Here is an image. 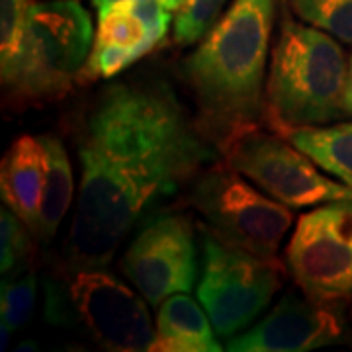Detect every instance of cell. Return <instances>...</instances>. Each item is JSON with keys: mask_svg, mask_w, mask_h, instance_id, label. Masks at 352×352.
<instances>
[{"mask_svg": "<svg viewBox=\"0 0 352 352\" xmlns=\"http://www.w3.org/2000/svg\"><path fill=\"white\" fill-rule=\"evenodd\" d=\"M45 184V149L41 138H16L0 166L2 201L38 235L39 208Z\"/></svg>", "mask_w": 352, "mask_h": 352, "instance_id": "obj_12", "label": "cell"}, {"mask_svg": "<svg viewBox=\"0 0 352 352\" xmlns=\"http://www.w3.org/2000/svg\"><path fill=\"white\" fill-rule=\"evenodd\" d=\"M292 14L352 45V0H286Z\"/></svg>", "mask_w": 352, "mask_h": 352, "instance_id": "obj_17", "label": "cell"}, {"mask_svg": "<svg viewBox=\"0 0 352 352\" xmlns=\"http://www.w3.org/2000/svg\"><path fill=\"white\" fill-rule=\"evenodd\" d=\"M286 268L309 298L344 305L352 296V200L321 204L298 219Z\"/></svg>", "mask_w": 352, "mask_h": 352, "instance_id": "obj_8", "label": "cell"}, {"mask_svg": "<svg viewBox=\"0 0 352 352\" xmlns=\"http://www.w3.org/2000/svg\"><path fill=\"white\" fill-rule=\"evenodd\" d=\"M41 143L45 149V184L39 208L38 237L50 241L57 235V229L71 208L75 184L73 166L63 141L53 135H41Z\"/></svg>", "mask_w": 352, "mask_h": 352, "instance_id": "obj_15", "label": "cell"}, {"mask_svg": "<svg viewBox=\"0 0 352 352\" xmlns=\"http://www.w3.org/2000/svg\"><path fill=\"white\" fill-rule=\"evenodd\" d=\"M346 80L349 59L337 38L286 10L266 76V113L278 133L346 116Z\"/></svg>", "mask_w": 352, "mask_h": 352, "instance_id": "obj_3", "label": "cell"}, {"mask_svg": "<svg viewBox=\"0 0 352 352\" xmlns=\"http://www.w3.org/2000/svg\"><path fill=\"white\" fill-rule=\"evenodd\" d=\"M278 0H233L184 59L204 127L223 147L266 113V65Z\"/></svg>", "mask_w": 352, "mask_h": 352, "instance_id": "obj_2", "label": "cell"}, {"mask_svg": "<svg viewBox=\"0 0 352 352\" xmlns=\"http://www.w3.org/2000/svg\"><path fill=\"white\" fill-rule=\"evenodd\" d=\"M122 272L143 300L159 307L180 292L194 288L196 235L184 215H161L141 229L122 256Z\"/></svg>", "mask_w": 352, "mask_h": 352, "instance_id": "obj_10", "label": "cell"}, {"mask_svg": "<svg viewBox=\"0 0 352 352\" xmlns=\"http://www.w3.org/2000/svg\"><path fill=\"white\" fill-rule=\"evenodd\" d=\"M139 59L135 51L122 50V47H106V45H92V53L88 59L87 73L88 76H100V78H112L120 75L129 65Z\"/></svg>", "mask_w": 352, "mask_h": 352, "instance_id": "obj_22", "label": "cell"}, {"mask_svg": "<svg viewBox=\"0 0 352 352\" xmlns=\"http://www.w3.org/2000/svg\"><path fill=\"white\" fill-rule=\"evenodd\" d=\"M282 135L302 149L321 170L352 188V122L286 129Z\"/></svg>", "mask_w": 352, "mask_h": 352, "instance_id": "obj_14", "label": "cell"}, {"mask_svg": "<svg viewBox=\"0 0 352 352\" xmlns=\"http://www.w3.org/2000/svg\"><path fill=\"white\" fill-rule=\"evenodd\" d=\"M129 10L145 25L147 36L155 45H159L166 38L170 24V10L164 6L163 0H131Z\"/></svg>", "mask_w": 352, "mask_h": 352, "instance_id": "obj_23", "label": "cell"}, {"mask_svg": "<svg viewBox=\"0 0 352 352\" xmlns=\"http://www.w3.org/2000/svg\"><path fill=\"white\" fill-rule=\"evenodd\" d=\"M92 20L78 0L32 2L20 73L10 88L22 100H55L87 73Z\"/></svg>", "mask_w": 352, "mask_h": 352, "instance_id": "obj_4", "label": "cell"}, {"mask_svg": "<svg viewBox=\"0 0 352 352\" xmlns=\"http://www.w3.org/2000/svg\"><path fill=\"white\" fill-rule=\"evenodd\" d=\"M69 296L90 337L104 351H153L155 329L143 296L104 268L71 272Z\"/></svg>", "mask_w": 352, "mask_h": 352, "instance_id": "obj_9", "label": "cell"}, {"mask_svg": "<svg viewBox=\"0 0 352 352\" xmlns=\"http://www.w3.org/2000/svg\"><path fill=\"white\" fill-rule=\"evenodd\" d=\"M80 184L65 241L71 268H104L145 210L210 159L168 85L124 80L102 88L78 133Z\"/></svg>", "mask_w": 352, "mask_h": 352, "instance_id": "obj_1", "label": "cell"}, {"mask_svg": "<svg viewBox=\"0 0 352 352\" xmlns=\"http://www.w3.org/2000/svg\"><path fill=\"white\" fill-rule=\"evenodd\" d=\"M342 333V305L314 300L298 288L288 292L254 327L227 340V351L305 352L337 342Z\"/></svg>", "mask_w": 352, "mask_h": 352, "instance_id": "obj_11", "label": "cell"}, {"mask_svg": "<svg viewBox=\"0 0 352 352\" xmlns=\"http://www.w3.org/2000/svg\"><path fill=\"white\" fill-rule=\"evenodd\" d=\"M226 4L227 0H186L175 18L173 34L176 45L188 47L198 43L221 18Z\"/></svg>", "mask_w": 352, "mask_h": 352, "instance_id": "obj_20", "label": "cell"}, {"mask_svg": "<svg viewBox=\"0 0 352 352\" xmlns=\"http://www.w3.org/2000/svg\"><path fill=\"white\" fill-rule=\"evenodd\" d=\"M278 258H264L229 245L201 227V274L196 296L217 337L247 329L282 288Z\"/></svg>", "mask_w": 352, "mask_h": 352, "instance_id": "obj_5", "label": "cell"}, {"mask_svg": "<svg viewBox=\"0 0 352 352\" xmlns=\"http://www.w3.org/2000/svg\"><path fill=\"white\" fill-rule=\"evenodd\" d=\"M344 110H346V116H352V55L349 57V80H346V92H344Z\"/></svg>", "mask_w": 352, "mask_h": 352, "instance_id": "obj_25", "label": "cell"}, {"mask_svg": "<svg viewBox=\"0 0 352 352\" xmlns=\"http://www.w3.org/2000/svg\"><path fill=\"white\" fill-rule=\"evenodd\" d=\"M190 201L215 237L264 258H276L294 223L288 206L254 188L227 164L198 176Z\"/></svg>", "mask_w": 352, "mask_h": 352, "instance_id": "obj_6", "label": "cell"}, {"mask_svg": "<svg viewBox=\"0 0 352 352\" xmlns=\"http://www.w3.org/2000/svg\"><path fill=\"white\" fill-rule=\"evenodd\" d=\"M226 164L289 210L352 200V188L321 175L302 149L282 133L251 127L223 143Z\"/></svg>", "mask_w": 352, "mask_h": 352, "instance_id": "obj_7", "label": "cell"}, {"mask_svg": "<svg viewBox=\"0 0 352 352\" xmlns=\"http://www.w3.org/2000/svg\"><path fill=\"white\" fill-rule=\"evenodd\" d=\"M163 4L170 10V12H178V10L186 4V0H163Z\"/></svg>", "mask_w": 352, "mask_h": 352, "instance_id": "obj_26", "label": "cell"}, {"mask_svg": "<svg viewBox=\"0 0 352 352\" xmlns=\"http://www.w3.org/2000/svg\"><path fill=\"white\" fill-rule=\"evenodd\" d=\"M94 45L135 51L139 59L157 47L147 36L145 25L141 24V20L129 8H116L98 18Z\"/></svg>", "mask_w": 352, "mask_h": 352, "instance_id": "obj_18", "label": "cell"}, {"mask_svg": "<svg viewBox=\"0 0 352 352\" xmlns=\"http://www.w3.org/2000/svg\"><path fill=\"white\" fill-rule=\"evenodd\" d=\"M38 296V278L28 272L18 282H2L0 288V323L12 331L24 327L32 319Z\"/></svg>", "mask_w": 352, "mask_h": 352, "instance_id": "obj_21", "label": "cell"}, {"mask_svg": "<svg viewBox=\"0 0 352 352\" xmlns=\"http://www.w3.org/2000/svg\"><path fill=\"white\" fill-rule=\"evenodd\" d=\"M34 0H0V75L2 85L14 87L24 57L28 12Z\"/></svg>", "mask_w": 352, "mask_h": 352, "instance_id": "obj_16", "label": "cell"}, {"mask_svg": "<svg viewBox=\"0 0 352 352\" xmlns=\"http://www.w3.org/2000/svg\"><path fill=\"white\" fill-rule=\"evenodd\" d=\"M32 229L4 204L0 210V272L2 276H20L34 254Z\"/></svg>", "mask_w": 352, "mask_h": 352, "instance_id": "obj_19", "label": "cell"}, {"mask_svg": "<svg viewBox=\"0 0 352 352\" xmlns=\"http://www.w3.org/2000/svg\"><path fill=\"white\" fill-rule=\"evenodd\" d=\"M129 4H131V0H92V6L96 8L98 18L112 12L116 8H129Z\"/></svg>", "mask_w": 352, "mask_h": 352, "instance_id": "obj_24", "label": "cell"}, {"mask_svg": "<svg viewBox=\"0 0 352 352\" xmlns=\"http://www.w3.org/2000/svg\"><path fill=\"white\" fill-rule=\"evenodd\" d=\"M153 351L219 352L223 346L201 303L180 292L159 305Z\"/></svg>", "mask_w": 352, "mask_h": 352, "instance_id": "obj_13", "label": "cell"}]
</instances>
